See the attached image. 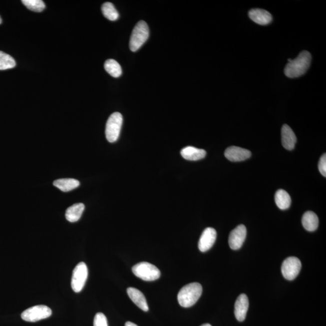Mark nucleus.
Here are the masks:
<instances>
[{"instance_id": "2", "label": "nucleus", "mask_w": 326, "mask_h": 326, "mask_svg": "<svg viewBox=\"0 0 326 326\" xmlns=\"http://www.w3.org/2000/svg\"><path fill=\"white\" fill-rule=\"evenodd\" d=\"M202 287L198 283H192L186 284L182 287L178 294V301L180 306L183 307H190L193 306L201 297Z\"/></svg>"}, {"instance_id": "7", "label": "nucleus", "mask_w": 326, "mask_h": 326, "mask_svg": "<svg viewBox=\"0 0 326 326\" xmlns=\"http://www.w3.org/2000/svg\"><path fill=\"white\" fill-rule=\"evenodd\" d=\"M89 270L84 262L78 264L73 271L71 285L73 291L79 293L83 289L86 283Z\"/></svg>"}, {"instance_id": "8", "label": "nucleus", "mask_w": 326, "mask_h": 326, "mask_svg": "<svg viewBox=\"0 0 326 326\" xmlns=\"http://www.w3.org/2000/svg\"><path fill=\"white\" fill-rule=\"evenodd\" d=\"M301 268L300 260L295 257H289L282 263V274L287 280H293L297 277Z\"/></svg>"}, {"instance_id": "10", "label": "nucleus", "mask_w": 326, "mask_h": 326, "mask_svg": "<svg viewBox=\"0 0 326 326\" xmlns=\"http://www.w3.org/2000/svg\"><path fill=\"white\" fill-rule=\"evenodd\" d=\"M216 236V231L214 228L208 227L205 229L199 240V250L201 252H206L209 250L215 242Z\"/></svg>"}, {"instance_id": "3", "label": "nucleus", "mask_w": 326, "mask_h": 326, "mask_svg": "<svg viewBox=\"0 0 326 326\" xmlns=\"http://www.w3.org/2000/svg\"><path fill=\"white\" fill-rule=\"evenodd\" d=\"M149 28L144 21H140L135 26L132 33L129 48L132 52H136L145 43L149 38Z\"/></svg>"}, {"instance_id": "14", "label": "nucleus", "mask_w": 326, "mask_h": 326, "mask_svg": "<svg viewBox=\"0 0 326 326\" xmlns=\"http://www.w3.org/2000/svg\"><path fill=\"white\" fill-rule=\"evenodd\" d=\"M127 293L129 298L140 309L145 312L149 310V306L145 296L140 290L134 288V287H128Z\"/></svg>"}, {"instance_id": "6", "label": "nucleus", "mask_w": 326, "mask_h": 326, "mask_svg": "<svg viewBox=\"0 0 326 326\" xmlns=\"http://www.w3.org/2000/svg\"><path fill=\"white\" fill-rule=\"evenodd\" d=\"M52 314L51 308L45 305H38L29 308L22 313V318L28 322H37L49 318Z\"/></svg>"}, {"instance_id": "25", "label": "nucleus", "mask_w": 326, "mask_h": 326, "mask_svg": "<svg viewBox=\"0 0 326 326\" xmlns=\"http://www.w3.org/2000/svg\"><path fill=\"white\" fill-rule=\"evenodd\" d=\"M94 326H108L107 317L104 313L96 314L94 319Z\"/></svg>"}, {"instance_id": "29", "label": "nucleus", "mask_w": 326, "mask_h": 326, "mask_svg": "<svg viewBox=\"0 0 326 326\" xmlns=\"http://www.w3.org/2000/svg\"><path fill=\"white\" fill-rule=\"evenodd\" d=\"M2 23V19L1 17H0V25H1Z\"/></svg>"}, {"instance_id": "23", "label": "nucleus", "mask_w": 326, "mask_h": 326, "mask_svg": "<svg viewBox=\"0 0 326 326\" xmlns=\"http://www.w3.org/2000/svg\"><path fill=\"white\" fill-rule=\"evenodd\" d=\"M16 62L10 55L0 51V70H6L14 68Z\"/></svg>"}, {"instance_id": "20", "label": "nucleus", "mask_w": 326, "mask_h": 326, "mask_svg": "<svg viewBox=\"0 0 326 326\" xmlns=\"http://www.w3.org/2000/svg\"><path fill=\"white\" fill-rule=\"evenodd\" d=\"M275 201L280 209L286 210L291 204V198L285 190L280 189L275 193Z\"/></svg>"}, {"instance_id": "15", "label": "nucleus", "mask_w": 326, "mask_h": 326, "mask_svg": "<svg viewBox=\"0 0 326 326\" xmlns=\"http://www.w3.org/2000/svg\"><path fill=\"white\" fill-rule=\"evenodd\" d=\"M296 142V137L292 129L288 125H284L281 128V142L287 150L293 149Z\"/></svg>"}, {"instance_id": "22", "label": "nucleus", "mask_w": 326, "mask_h": 326, "mask_svg": "<svg viewBox=\"0 0 326 326\" xmlns=\"http://www.w3.org/2000/svg\"><path fill=\"white\" fill-rule=\"evenodd\" d=\"M102 11L105 18L110 21H116L119 19V15L114 6L110 2L102 5Z\"/></svg>"}, {"instance_id": "17", "label": "nucleus", "mask_w": 326, "mask_h": 326, "mask_svg": "<svg viewBox=\"0 0 326 326\" xmlns=\"http://www.w3.org/2000/svg\"><path fill=\"white\" fill-rule=\"evenodd\" d=\"M318 217L313 211H308L302 216V224L306 230L315 231L318 227Z\"/></svg>"}, {"instance_id": "13", "label": "nucleus", "mask_w": 326, "mask_h": 326, "mask_svg": "<svg viewBox=\"0 0 326 326\" xmlns=\"http://www.w3.org/2000/svg\"><path fill=\"white\" fill-rule=\"evenodd\" d=\"M249 19L257 24L262 26L268 25L271 23L272 17L268 11L260 9H252L248 13Z\"/></svg>"}, {"instance_id": "4", "label": "nucleus", "mask_w": 326, "mask_h": 326, "mask_svg": "<svg viewBox=\"0 0 326 326\" xmlns=\"http://www.w3.org/2000/svg\"><path fill=\"white\" fill-rule=\"evenodd\" d=\"M134 274L143 280L154 281L160 277L161 272L156 266L149 262H141L133 267Z\"/></svg>"}, {"instance_id": "12", "label": "nucleus", "mask_w": 326, "mask_h": 326, "mask_svg": "<svg viewBox=\"0 0 326 326\" xmlns=\"http://www.w3.org/2000/svg\"><path fill=\"white\" fill-rule=\"evenodd\" d=\"M249 307L248 296L242 293L236 299L234 306V315L238 321H244Z\"/></svg>"}, {"instance_id": "26", "label": "nucleus", "mask_w": 326, "mask_h": 326, "mask_svg": "<svg viewBox=\"0 0 326 326\" xmlns=\"http://www.w3.org/2000/svg\"><path fill=\"white\" fill-rule=\"evenodd\" d=\"M318 169L324 177H326V155L323 154L319 161Z\"/></svg>"}, {"instance_id": "28", "label": "nucleus", "mask_w": 326, "mask_h": 326, "mask_svg": "<svg viewBox=\"0 0 326 326\" xmlns=\"http://www.w3.org/2000/svg\"><path fill=\"white\" fill-rule=\"evenodd\" d=\"M201 326H211V325H210V324H208V323H207V324H204L201 325Z\"/></svg>"}, {"instance_id": "9", "label": "nucleus", "mask_w": 326, "mask_h": 326, "mask_svg": "<svg viewBox=\"0 0 326 326\" xmlns=\"http://www.w3.org/2000/svg\"><path fill=\"white\" fill-rule=\"evenodd\" d=\"M246 236V228L245 225H239L231 231L229 236L228 243L233 250H237L242 247Z\"/></svg>"}, {"instance_id": "5", "label": "nucleus", "mask_w": 326, "mask_h": 326, "mask_svg": "<svg viewBox=\"0 0 326 326\" xmlns=\"http://www.w3.org/2000/svg\"><path fill=\"white\" fill-rule=\"evenodd\" d=\"M123 123V117L119 113H114L109 117L106 125L105 134L110 143L118 140Z\"/></svg>"}, {"instance_id": "1", "label": "nucleus", "mask_w": 326, "mask_h": 326, "mask_svg": "<svg viewBox=\"0 0 326 326\" xmlns=\"http://www.w3.org/2000/svg\"><path fill=\"white\" fill-rule=\"evenodd\" d=\"M312 57L309 52L302 51L294 60L288 59V63L284 68V74L289 78H298L309 69Z\"/></svg>"}, {"instance_id": "21", "label": "nucleus", "mask_w": 326, "mask_h": 326, "mask_svg": "<svg viewBox=\"0 0 326 326\" xmlns=\"http://www.w3.org/2000/svg\"><path fill=\"white\" fill-rule=\"evenodd\" d=\"M104 67L106 71L114 78H119L122 75L121 66L115 60H107L105 62Z\"/></svg>"}, {"instance_id": "24", "label": "nucleus", "mask_w": 326, "mask_h": 326, "mask_svg": "<svg viewBox=\"0 0 326 326\" xmlns=\"http://www.w3.org/2000/svg\"><path fill=\"white\" fill-rule=\"evenodd\" d=\"M22 3L29 10L41 13L45 10L46 5L41 0H23Z\"/></svg>"}, {"instance_id": "19", "label": "nucleus", "mask_w": 326, "mask_h": 326, "mask_svg": "<svg viewBox=\"0 0 326 326\" xmlns=\"http://www.w3.org/2000/svg\"><path fill=\"white\" fill-rule=\"evenodd\" d=\"M54 185L64 192H68L78 188L80 185V182L76 179L63 178L56 180Z\"/></svg>"}, {"instance_id": "11", "label": "nucleus", "mask_w": 326, "mask_h": 326, "mask_svg": "<svg viewBox=\"0 0 326 326\" xmlns=\"http://www.w3.org/2000/svg\"><path fill=\"white\" fill-rule=\"evenodd\" d=\"M225 156L232 162H238L248 159L251 156V152L239 147L231 146L226 149Z\"/></svg>"}, {"instance_id": "18", "label": "nucleus", "mask_w": 326, "mask_h": 326, "mask_svg": "<svg viewBox=\"0 0 326 326\" xmlns=\"http://www.w3.org/2000/svg\"><path fill=\"white\" fill-rule=\"evenodd\" d=\"M85 210V205L82 203H78L72 205L66 210V217L67 221L75 222L79 221Z\"/></svg>"}, {"instance_id": "27", "label": "nucleus", "mask_w": 326, "mask_h": 326, "mask_svg": "<svg viewBox=\"0 0 326 326\" xmlns=\"http://www.w3.org/2000/svg\"><path fill=\"white\" fill-rule=\"evenodd\" d=\"M125 326H138V325L136 324H134V323L133 322L128 321L126 322Z\"/></svg>"}, {"instance_id": "16", "label": "nucleus", "mask_w": 326, "mask_h": 326, "mask_svg": "<svg viewBox=\"0 0 326 326\" xmlns=\"http://www.w3.org/2000/svg\"><path fill=\"white\" fill-rule=\"evenodd\" d=\"M207 152L204 149H198L192 146H187L181 150V155L184 159L189 161H197L202 159Z\"/></svg>"}]
</instances>
